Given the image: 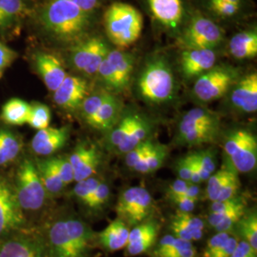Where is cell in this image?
Here are the masks:
<instances>
[{"label":"cell","mask_w":257,"mask_h":257,"mask_svg":"<svg viewBox=\"0 0 257 257\" xmlns=\"http://www.w3.org/2000/svg\"><path fill=\"white\" fill-rule=\"evenodd\" d=\"M41 21L47 31L64 42L82 39L91 24V15L69 0H49L42 11Z\"/></svg>","instance_id":"cell-1"},{"label":"cell","mask_w":257,"mask_h":257,"mask_svg":"<svg viewBox=\"0 0 257 257\" xmlns=\"http://www.w3.org/2000/svg\"><path fill=\"white\" fill-rule=\"evenodd\" d=\"M91 229L79 219L56 221L49 231L52 257H86L92 243Z\"/></svg>","instance_id":"cell-2"},{"label":"cell","mask_w":257,"mask_h":257,"mask_svg":"<svg viewBox=\"0 0 257 257\" xmlns=\"http://www.w3.org/2000/svg\"><path fill=\"white\" fill-rule=\"evenodd\" d=\"M106 34L119 48L132 46L138 41L143 29V17L134 6L115 2L104 14Z\"/></svg>","instance_id":"cell-3"},{"label":"cell","mask_w":257,"mask_h":257,"mask_svg":"<svg viewBox=\"0 0 257 257\" xmlns=\"http://www.w3.org/2000/svg\"><path fill=\"white\" fill-rule=\"evenodd\" d=\"M138 88L140 96L153 104H162L174 97L175 76L163 56H156L148 62L138 78Z\"/></svg>","instance_id":"cell-4"},{"label":"cell","mask_w":257,"mask_h":257,"mask_svg":"<svg viewBox=\"0 0 257 257\" xmlns=\"http://www.w3.org/2000/svg\"><path fill=\"white\" fill-rule=\"evenodd\" d=\"M231 169L236 173L247 174L257 164L256 137L248 130L237 128L228 135L224 145Z\"/></svg>","instance_id":"cell-5"},{"label":"cell","mask_w":257,"mask_h":257,"mask_svg":"<svg viewBox=\"0 0 257 257\" xmlns=\"http://www.w3.org/2000/svg\"><path fill=\"white\" fill-rule=\"evenodd\" d=\"M238 72L230 67L213 66L197 77L193 86L194 96L199 101L210 103L223 97L237 82Z\"/></svg>","instance_id":"cell-6"},{"label":"cell","mask_w":257,"mask_h":257,"mask_svg":"<svg viewBox=\"0 0 257 257\" xmlns=\"http://www.w3.org/2000/svg\"><path fill=\"white\" fill-rule=\"evenodd\" d=\"M46 193L36 165L30 160L23 161L18 173V187L16 193L21 209L28 211H37L40 209L45 201Z\"/></svg>","instance_id":"cell-7"},{"label":"cell","mask_w":257,"mask_h":257,"mask_svg":"<svg viewBox=\"0 0 257 257\" xmlns=\"http://www.w3.org/2000/svg\"><path fill=\"white\" fill-rule=\"evenodd\" d=\"M223 38L224 32L216 23L197 15L189 22L178 43L183 50L214 49L220 44Z\"/></svg>","instance_id":"cell-8"},{"label":"cell","mask_w":257,"mask_h":257,"mask_svg":"<svg viewBox=\"0 0 257 257\" xmlns=\"http://www.w3.org/2000/svg\"><path fill=\"white\" fill-rule=\"evenodd\" d=\"M110 52L108 44L101 37H91L78 42L72 52L74 68L88 76H94L102 61Z\"/></svg>","instance_id":"cell-9"},{"label":"cell","mask_w":257,"mask_h":257,"mask_svg":"<svg viewBox=\"0 0 257 257\" xmlns=\"http://www.w3.org/2000/svg\"><path fill=\"white\" fill-rule=\"evenodd\" d=\"M23 220L22 209L16 193L8 184L0 179V235L16 230Z\"/></svg>","instance_id":"cell-10"},{"label":"cell","mask_w":257,"mask_h":257,"mask_svg":"<svg viewBox=\"0 0 257 257\" xmlns=\"http://www.w3.org/2000/svg\"><path fill=\"white\" fill-rule=\"evenodd\" d=\"M88 83L83 78L67 75L54 92V100L62 109L73 110L80 108L88 95Z\"/></svg>","instance_id":"cell-11"},{"label":"cell","mask_w":257,"mask_h":257,"mask_svg":"<svg viewBox=\"0 0 257 257\" xmlns=\"http://www.w3.org/2000/svg\"><path fill=\"white\" fill-rule=\"evenodd\" d=\"M68 159L74 170V180L78 182L96 173L100 165L101 155L94 145L82 143L77 145Z\"/></svg>","instance_id":"cell-12"},{"label":"cell","mask_w":257,"mask_h":257,"mask_svg":"<svg viewBox=\"0 0 257 257\" xmlns=\"http://www.w3.org/2000/svg\"><path fill=\"white\" fill-rule=\"evenodd\" d=\"M214 49H190L181 54V71L185 77L194 78L211 69L216 62Z\"/></svg>","instance_id":"cell-13"},{"label":"cell","mask_w":257,"mask_h":257,"mask_svg":"<svg viewBox=\"0 0 257 257\" xmlns=\"http://www.w3.org/2000/svg\"><path fill=\"white\" fill-rule=\"evenodd\" d=\"M230 93L231 105L244 113L257 110V74H248L232 86Z\"/></svg>","instance_id":"cell-14"},{"label":"cell","mask_w":257,"mask_h":257,"mask_svg":"<svg viewBox=\"0 0 257 257\" xmlns=\"http://www.w3.org/2000/svg\"><path fill=\"white\" fill-rule=\"evenodd\" d=\"M70 137L68 126L61 128L47 127L37 131L32 140V149L38 156H51L65 146Z\"/></svg>","instance_id":"cell-15"},{"label":"cell","mask_w":257,"mask_h":257,"mask_svg":"<svg viewBox=\"0 0 257 257\" xmlns=\"http://www.w3.org/2000/svg\"><path fill=\"white\" fill-rule=\"evenodd\" d=\"M35 61L37 72L45 86L51 92H55L67 76L61 61L55 55L47 53L37 54Z\"/></svg>","instance_id":"cell-16"},{"label":"cell","mask_w":257,"mask_h":257,"mask_svg":"<svg viewBox=\"0 0 257 257\" xmlns=\"http://www.w3.org/2000/svg\"><path fill=\"white\" fill-rule=\"evenodd\" d=\"M114 79L113 92H122L128 86L134 71V56L121 50H112L107 55Z\"/></svg>","instance_id":"cell-17"},{"label":"cell","mask_w":257,"mask_h":257,"mask_svg":"<svg viewBox=\"0 0 257 257\" xmlns=\"http://www.w3.org/2000/svg\"><path fill=\"white\" fill-rule=\"evenodd\" d=\"M154 18L170 29L178 27L183 19V3L181 0H148Z\"/></svg>","instance_id":"cell-18"},{"label":"cell","mask_w":257,"mask_h":257,"mask_svg":"<svg viewBox=\"0 0 257 257\" xmlns=\"http://www.w3.org/2000/svg\"><path fill=\"white\" fill-rule=\"evenodd\" d=\"M122 103L113 94L107 92L100 108L88 123L92 128L110 132L121 117Z\"/></svg>","instance_id":"cell-19"},{"label":"cell","mask_w":257,"mask_h":257,"mask_svg":"<svg viewBox=\"0 0 257 257\" xmlns=\"http://www.w3.org/2000/svg\"><path fill=\"white\" fill-rule=\"evenodd\" d=\"M128 225L120 218L110 222V224L99 233V242L106 249L116 251L126 248L128 244Z\"/></svg>","instance_id":"cell-20"},{"label":"cell","mask_w":257,"mask_h":257,"mask_svg":"<svg viewBox=\"0 0 257 257\" xmlns=\"http://www.w3.org/2000/svg\"><path fill=\"white\" fill-rule=\"evenodd\" d=\"M220 125L198 126L178 130L176 142L183 146H200L214 142L219 134Z\"/></svg>","instance_id":"cell-21"},{"label":"cell","mask_w":257,"mask_h":257,"mask_svg":"<svg viewBox=\"0 0 257 257\" xmlns=\"http://www.w3.org/2000/svg\"><path fill=\"white\" fill-rule=\"evenodd\" d=\"M229 52L235 59H252L257 55V33L255 30L240 32L229 42Z\"/></svg>","instance_id":"cell-22"},{"label":"cell","mask_w":257,"mask_h":257,"mask_svg":"<svg viewBox=\"0 0 257 257\" xmlns=\"http://www.w3.org/2000/svg\"><path fill=\"white\" fill-rule=\"evenodd\" d=\"M0 257H46L43 248L29 239L9 240L0 248Z\"/></svg>","instance_id":"cell-23"},{"label":"cell","mask_w":257,"mask_h":257,"mask_svg":"<svg viewBox=\"0 0 257 257\" xmlns=\"http://www.w3.org/2000/svg\"><path fill=\"white\" fill-rule=\"evenodd\" d=\"M31 105L22 99L12 98L6 102L1 110V119L8 125L22 126L27 124Z\"/></svg>","instance_id":"cell-24"},{"label":"cell","mask_w":257,"mask_h":257,"mask_svg":"<svg viewBox=\"0 0 257 257\" xmlns=\"http://www.w3.org/2000/svg\"><path fill=\"white\" fill-rule=\"evenodd\" d=\"M212 125H220V118L215 112L205 108H194L182 116L178 130Z\"/></svg>","instance_id":"cell-25"},{"label":"cell","mask_w":257,"mask_h":257,"mask_svg":"<svg viewBox=\"0 0 257 257\" xmlns=\"http://www.w3.org/2000/svg\"><path fill=\"white\" fill-rule=\"evenodd\" d=\"M168 153V148L166 146L155 143L153 149L135 166L133 170L142 175L153 174L163 166Z\"/></svg>","instance_id":"cell-26"},{"label":"cell","mask_w":257,"mask_h":257,"mask_svg":"<svg viewBox=\"0 0 257 257\" xmlns=\"http://www.w3.org/2000/svg\"><path fill=\"white\" fill-rule=\"evenodd\" d=\"M37 169L46 192L55 194L60 193L64 189L66 185L63 183L60 175H58L51 159L39 161L37 163Z\"/></svg>","instance_id":"cell-27"},{"label":"cell","mask_w":257,"mask_h":257,"mask_svg":"<svg viewBox=\"0 0 257 257\" xmlns=\"http://www.w3.org/2000/svg\"><path fill=\"white\" fill-rule=\"evenodd\" d=\"M151 133V125L147 119L139 115L137 123L131 130L128 136L123 140V142L116 148L119 154H127L131 150L137 147L140 143L147 140Z\"/></svg>","instance_id":"cell-28"},{"label":"cell","mask_w":257,"mask_h":257,"mask_svg":"<svg viewBox=\"0 0 257 257\" xmlns=\"http://www.w3.org/2000/svg\"><path fill=\"white\" fill-rule=\"evenodd\" d=\"M245 213V205H241L230 211L224 212H211L209 216V222L217 232L227 231L229 232L234 226L237 225L239 220Z\"/></svg>","instance_id":"cell-29"},{"label":"cell","mask_w":257,"mask_h":257,"mask_svg":"<svg viewBox=\"0 0 257 257\" xmlns=\"http://www.w3.org/2000/svg\"><path fill=\"white\" fill-rule=\"evenodd\" d=\"M138 117V113H128L120 117L115 126L109 132V143L111 147L116 149L119 146L137 123Z\"/></svg>","instance_id":"cell-30"},{"label":"cell","mask_w":257,"mask_h":257,"mask_svg":"<svg viewBox=\"0 0 257 257\" xmlns=\"http://www.w3.org/2000/svg\"><path fill=\"white\" fill-rule=\"evenodd\" d=\"M20 150L21 143L16 136L7 131H0V166L13 161Z\"/></svg>","instance_id":"cell-31"},{"label":"cell","mask_w":257,"mask_h":257,"mask_svg":"<svg viewBox=\"0 0 257 257\" xmlns=\"http://www.w3.org/2000/svg\"><path fill=\"white\" fill-rule=\"evenodd\" d=\"M235 174L236 172L233 171L232 169L225 168V169H221L217 172H214L210 176V178L207 180L208 185L206 189V193L211 202L217 199V196L220 193L221 190Z\"/></svg>","instance_id":"cell-32"},{"label":"cell","mask_w":257,"mask_h":257,"mask_svg":"<svg viewBox=\"0 0 257 257\" xmlns=\"http://www.w3.org/2000/svg\"><path fill=\"white\" fill-rule=\"evenodd\" d=\"M239 233L243 236L244 240L257 250V216L256 213L251 211L249 213H244L237 225Z\"/></svg>","instance_id":"cell-33"},{"label":"cell","mask_w":257,"mask_h":257,"mask_svg":"<svg viewBox=\"0 0 257 257\" xmlns=\"http://www.w3.org/2000/svg\"><path fill=\"white\" fill-rule=\"evenodd\" d=\"M51 118H52V115H51L50 108L42 103L36 102L31 105V110H30L27 124H29L32 128L39 131L50 126Z\"/></svg>","instance_id":"cell-34"},{"label":"cell","mask_w":257,"mask_h":257,"mask_svg":"<svg viewBox=\"0 0 257 257\" xmlns=\"http://www.w3.org/2000/svg\"><path fill=\"white\" fill-rule=\"evenodd\" d=\"M23 9L22 0H0V29L9 26L21 15Z\"/></svg>","instance_id":"cell-35"},{"label":"cell","mask_w":257,"mask_h":257,"mask_svg":"<svg viewBox=\"0 0 257 257\" xmlns=\"http://www.w3.org/2000/svg\"><path fill=\"white\" fill-rule=\"evenodd\" d=\"M107 91H100L95 92L90 96H87L81 104V113L83 118L87 123H89L94 114L97 112L98 109L101 106L102 102L104 101Z\"/></svg>","instance_id":"cell-36"},{"label":"cell","mask_w":257,"mask_h":257,"mask_svg":"<svg viewBox=\"0 0 257 257\" xmlns=\"http://www.w3.org/2000/svg\"><path fill=\"white\" fill-rule=\"evenodd\" d=\"M101 181L96 177H88L86 179H83L81 181L76 182V185L74 188V195L85 205L89 202L92 193L96 187L99 185Z\"/></svg>","instance_id":"cell-37"},{"label":"cell","mask_w":257,"mask_h":257,"mask_svg":"<svg viewBox=\"0 0 257 257\" xmlns=\"http://www.w3.org/2000/svg\"><path fill=\"white\" fill-rule=\"evenodd\" d=\"M210 9L222 18H231L238 14L241 5L225 0H209Z\"/></svg>","instance_id":"cell-38"},{"label":"cell","mask_w":257,"mask_h":257,"mask_svg":"<svg viewBox=\"0 0 257 257\" xmlns=\"http://www.w3.org/2000/svg\"><path fill=\"white\" fill-rule=\"evenodd\" d=\"M154 146H155V143L150 139H147L144 142L140 143L137 147L131 150L127 154H125L126 165L128 166L130 169H134L135 166L137 165L138 162L147 155Z\"/></svg>","instance_id":"cell-39"},{"label":"cell","mask_w":257,"mask_h":257,"mask_svg":"<svg viewBox=\"0 0 257 257\" xmlns=\"http://www.w3.org/2000/svg\"><path fill=\"white\" fill-rule=\"evenodd\" d=\"M193 156L195 162L198 164L203 170L207 171L209 174L212 175L216 169V157L213 151L211 150H204L196 153L191 154Z\"/></svg>","instance_id":"cell-40"},{"label":"cell","mask_w":257,"mask_h":257,"mask_svg":"<svg viewBox=\"0 0 257 257\" xmlns=\"http://www.w3.org/2000/svg\"><path fill=\"white\" fill-rule=\"evenodd\" d=\"M196 250L191 241L175 237V244L171 250L162 257H195Z\"/></svg>","instance_id":"cell-41"},{"label":"cell","mask_w":257,"mask_h":257,"mask_svg":"<svg viewBox=\"0 0 257 257\" xmlns=\"http://www.w3.org/2000/svg\"><path fill=\"white\" fill-rule=\"evenodd\" d=\"M53 165L55 166L58 175H60L65 185L72 183L74 180V170L69 159L63 157L51 158Z\"/></svg>","instance_id":"cell-42"},{"label":"cell","mask_w":257,"mask_h":257,"mask_svg":"<svg viewBox=\"0 0 257 257\" xmlns=\"http://www.w3.org/2000/svg\"><path fill=\"white\" fill-rule=\"evenodd\" d=\"M110 198V188L104 182H100L92 194L87 206L92 209H99L103 207Z\"/></svg>","instance_id":"cell-43"},{"label":"cell","mask_w":257,"mask_h":257,"mask_svg":"<svg viewBox=\"0 0 257 257\" xmlns=\"http://www.w3.org/2000/svg\"><path fill=\"white\" fill-rule=\"evenodd\" d=\"M157 234H153L144 238L138 239L137 241L128 243L126 248L127 252L132 256H136L146 252L150 248L153 247L156 241Z\"/></svg>","instance_id":"cell-44"},{"label":"cell","mask_w":257,"mask_h":257,"mask_svg":"<svg viewBox=\"0 0 257 257\" xmlns=\"http://www.w3.org/2000/svg\"><path fill=\"white\" fill-rule=\"evenodd\" d=\"M230 236V233L227 231H219L215 235H213L204 248L203 257H211L214 255Z\"/></svg>","instance_id":"cell-45"},{"label":"cell","mask_w":257,"mask_h":257,"mask_svg":"<svg viewBox=\"0 0 257 257\" xmlns=\"http://www.w3.org/2000/svg\"><path fill=\"white\" fill-rule=\"evenodd\" d=\"M173 218L183 224L184 226L191 231V234L194 230H204V222L202 219L198 216L193 215L191 212L178 211Z\"/></svg>","instance_id":"cell-46"},{"label":"cell","mask_w":257,"mask_h":257,"mask_svg":"<svg viewBox=\"0 0 257 257\" xmlns=\"http://www.w3.org/2000/svg\"><path fill=\"white\" fill-rule=\"evenodd\" d=\"M239 188H240V182H239L237 174H235L221 190L220 193L217 196V199L215 201H223V200H228L235 197Z\"/></svg>","instance_id":"cell-47"},{"label":"cell","mask_w":257,"mask_h":257,"mask_svg":"<svg viewBox=\"0 0 257 257\" xmlns=\"http://www.w3.org/2000/svg\"><path fill=\"white\" fill-rule=\"evenodd\" d=\"M17 53L0 41V78L17 58Z\"/></svg>","instance_id":"cell-48"},{"label":"cell","mask_w":257,"mask_h":257,"mask_svg":"<svg viewBox=\"0 0 257 257\" xmlns=\"http://www.w3.org/2000/svg\"><path fill=\"white\" fill-rule=\"evenodd\" d=\"M243 204H244L243 201L236 196L228 200L213 201L211 206V212H224V211H230Z\"/></svg>","instance_id":"cell-49"},{"label":"cell","mask_w":257,"mask_h":257,"mask_svg":"<svg viewBox=\"0 0 257 257\" xmlns=\"http://www.w3.org/2000/svg\"><path fill=\"white\" fill-rule=\"evenodd\" d=\"M176 172L178 175V178L190 182L192 175V163L189 156H185L177 162Z\"/></svg>","instance_id":"cell-50"},{"label":"cell","mask_w":257,"mask_h":257,"mask_svg":"<svg viewBox=\"0 0 257 257\" xmlns=\"http://www.w3.org/2000/svg\"><path fill=\"white\" fill-rule=\"evenodd\" d=\"M171 200L177 206L179 211H182V212H192L197 203V200H194L193 198H190L186 195L176 196L172 198Z\"/></svg>","instance_id":"cell-51"},{"label":"cell","mask_w":257,"mask_h":257,"mask_svg":"<svg viewBox=\"0 0 257 257\" xmlns=\"http://www.w3.org/2000/svg\"><path fill=\"white\" fill-rule=\"evenodd\" d=\"M230 257H256V250L248 242L242 240L237 243Z\"/></svg>","instance_id":"cell-52"},{"label":"cell","mask_w":257,"mask_h":257,"mask_svg":"<svg viewBox=\"0 0 257 257\" xmlns=\"http://www.w3.org/2000/svg\"><path fill=\"white\" fill-rule=\"evenodd\" d=\"M175 241V237L173 234L165 235L159 241L156 247V251H155L156 257H162L166 255L171 250V248H173Z\"/></svg>","instance_id":"cell-53"},{"label":"cell","mask_w":257,"mask_h":257,"mask_svg":"<svg viewBox=\"0 0 257 257\" xmlns=\"http://www.w3.org/2000/svg\"><path fill=\"white\" fill-rule=\"evenodd\" d=\"M190 182L182 180L180 178H177L175 180L173 183L170 185L169 189H168V196L170 199L176 197V196H180V195H184L188 186H189Z\"/></svg>","instance_id":"cell-54"},{"label":"cell","mask_w":257,"mask_h":257,"mask_svg":"<svg viewBox=\"0 0 257 257\" xmlns=\"http://www.w3.org/2000/svg\"><path fill=\"white\" fill-rule=\"evenodd\" d=\"M171 230L173 231V235L176 238L183 239V240L192 242L191 231L188 230L183 224H181L179 221L176 220L175 218H173L171 222Z\"/></svg>","instance_id":"cell-55"},{"label":"cell","mask_w":257,"mask_h":257,"mask_svg":"<svg viewBox=\"0 0 257 257\" xmlns=\"http://www.w3.org/2000/svg\"><path fill=\"white\" fill-rule=\"evenodd\" d=\"M237 243H238L237 239L233 236H230L225 242V244L221 247L220 249L211 257H230Z\"/></svg>","instance_id":"cell-56"},{"label":"cell","mask_w":257,"mask_h":257,"mask_svg":"<svg viewBox=\"0 0 257 257\" xmlns=\"http://www.w3.org/2000/svg\"><path fill=\"white\" fill-rule=\"evenodd\" d=\"M78 8L91 15L100 5V0H69Z\"/></svg>","instance_id":"cell-57"},{"label":"cell","mask_w":257,"mask_h":257,"mask_svg":"<svg viewBox=\"0 0 257 257\" xmlns=\"http://www.w3.org/2000/svg\"><path fill=\"white\" fill-rule=\"evenodd\" d=\"M184 195L198 201L199 196H200V188L198 187V184H193L190 182L189 186H188V189H187V191H186Z\"/></svg>","instance_id":"cell-58"},{"label":"cell","mask_w":257,"mask_h":257,"mask_svg":"<svg viewBox=\"0 0 257 257\" xmlns=\"http://www.w3.org/2000/svg\"><path fill=\"white\" fill-rule=\"evenodd\" d=\"M225 1H229V2H232V3L238 4V5H241V4H242V0H225Z\"/></svg>","instance_id":"cell-59"}]
</instances>
